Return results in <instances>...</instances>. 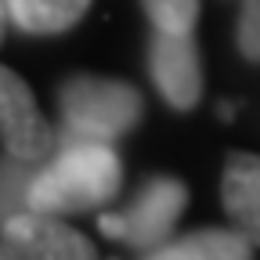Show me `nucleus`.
<instances>
[{
	"label": "nucleus",
	"mask_w": 260,
	"mask_h": 260,
	"mask_svg": "<svg viewBox=\"0 0 260 260\" xmlns=\"http://www.w3.org/2000/svg\"><path fill=\"white\" fill-rule=\"evenodd\" d=\"M119 155L109 141L80 138L61 130L58 148L40 162L32 181V210L44 213H83L98 210L119 191Z\"/></svg>",
	"instance_id": "obj_1"
},
{
	"label": "nucleus",
	"mask_w": 260,
	"mask_h": 260,
	"mask_svg": "<svg viewBox=\"0 0 260 260\" xmlns=\"http://www.w3.org/2000/svg\"><path fill=\"white\" fill-rule=\"evenodd\" d=\"M58 109H61V123H65L69 134L112 141V138H123L126 130L138 126L141 94L123 80L80 73V76L61 83Z\"/></svg>",
	"instance_id": "obj_2"
},
{
	"label": "nucleus",
	"mask_w": 260,
	"mask_h": 260,
	"mask_svg": "<svg viewBox=\"0 0 260 260\" xmlns=\"http://www.w3.org/2000/svg\"><path fill=\"white\" fill-rule=\"evenodd\" d=\"M184 206H188V188L177 177H152L126 210L98 217V228L109 239H119L134 249H155L159 242H167Z\"/></svg>",
	"instance_id": "obj_3"
},
{
	"label": "nucleus",
	"mask_w": 260,
	"mask_h": 260,
	"mask_svg": "<svg viewBox=\"0 0 260 260\" xmlns=\"http://www.w3.org/2000/svg\"><path fill=\"white\" fill-rule=\"evenodd\" d=\"M0 145L11 155L44 162L58 148V134L47 126L37 98L25 87L22 76L0 65Z\"/></svg>",
	"instance_id": "obj_4"
},
{
	"label": "nucleus",
	"mask_w": 260,
	"mask_h": 260,
	"mask_svg": "<svg viewBox=\"0 0 260 260\" xmlns=\"http://www.w3.org/2000/svg\"><path fill=\"white\" fill-rule=\"evenodd\" d=\"M148 73L162 102L177 112H188L203 98V61L191 32H159L148 47Z\"/></svg>",
	"instance_id": "obj_5"
},
{
	"label": "nucleus",
	"mask_w": 260,
	"mask_h": 260,
	"mask_svg": "<svg viewBox=\"0 0 260 260\" xmlns=\"http://www.w3.org/2000/svg\"><path fill=\"white\" fill-rule=\"evenodd\" d=\"M0 242L11 249L15 260H94V246L61 224L58 213L25 210L0 228Z\"/></svg>",
	"instance_id": "obj_6"
},
{
	"label": "nucleus",
	"mask_w": 260,
	"mask_h": 260,
	"mask_svg": "<svg viewBox=\"0 0 260 260\" xmlns=\"http://www.w3.org/2000/svg\"><path fill=\"white\" fill-rule=\"evenodd\" d=\"M220 199L232 217V228L260 246V155L232 152L220 177Z\"/></svg>",
	"instance_id": "obj_7"
},
{
	"label": "nucleus",
	"mask_w": 260,
	"mask_h": 260,
	"mask_svg": "<svg viewBox=\"0 0 260 260\" xmlns=\"http://www.w3.org/2000/svg\"><path fill=\"white\" fill-rule=\"evenodd\" d=\"M145 260H253V242L235 228H203L177 242H159Z\"/></svg>",
	"instance_id": "obj_8"
},
{
	"label": "nucleus",
	"mask_w": 260,
	"mask_h": 260,
	"mask_svg": "<svg viewBox=\"0 0 260 260\" xmlns=\"http://www.w3.org/2000/svg\"><path fill=\"white\" fill-rule=\"evenodd\" d=\"M8 8H11V18L22 32L54 37V32L73 29L83 18L90 0H8Z\"/></svg>",
	"instance_id": "obj_9"
},
{
	"label": "nucleus",
	"mask_w": 260,
	"mask_h": 260,
	"mask_svg": "<svg viewBox=\"0 0 260 260\" xmlns=\"http://www.w3.org/2000/svg\"><path fill=\"white\" fill-rule=\"evenodd\" d=\"M40 162L37 159H22L4 152L0 155V228L11 217L32 210V181H37Z\"/></svg>",
	"instance_id": "obj_10"
},
{
	"label": "nucleus",
	"mask_w": 260,
	"mask_h": 260,
	"mask_svg": "<svg viewBox=\"0 0 260 260\" xmlns=\"http://www.w3.org/2000/svg\"><path fill=\"white\" fill-rule=\"evenodd\" d=\"M141 8L159 32H191L199 18V0H141Z\"/></svg>",
	"instance_id": "obj_11"
},
{
	"label": "nucleus",
	"mask_w": 260,
	"mask_h": 260,
	"mask_svg": "<svg viewBox=\"0 0 260 260\" xmlns=\"http://www.w3.org/2000/svg\"><path fill=\"white\" fill-rule=\"evenodd\" d=\"M239 51L260 65V0H246L239 15Z\"/></svg>",
	"instance_id": "obj_12"
},
{
	"label": "nucleus",
	"mask_w": 260,
	"mask_h": 260,
	"mask_svg": "<svg viewBox=\"0 0 260 260\" xmlns=\"http://www.w3.org/2000/svg\"><path fill=\"white\" fill-rule=\"evenodd\" d=\"M8 18H11V8H8V0H0V44H4V29H8Z\"/></svg>",
	"instance_id": "obj_13"
},
{
	"label": "nucleus",
	"mask_w": 260,
	"mask_h": 260,
	"mask_svg": "<svg viewBox=\"0 0 260 260\" xmlns=\"http://www.w3.org/2000/svg\"><path fill=\"white\" fill-rule=\"evenodd\" d=\"M0 260H15V256H11V249H8L4 242H0Z\"/></svg>",
	"instance_id": "obj_14"
}]
</instances>
